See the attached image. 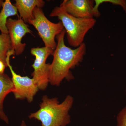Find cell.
<instances>
[{
	"label": "cell",
	"mask_w": 126,
	"mask_h": 126,
	"mask_svg": "<svg viewBox=\"0 0 126 126\" xmlns=\"http://www.w3.org/2000/svg\"><path fill=\"white\" fill-rule=\"evenodd\" d=\"M65 34L64 29L56 36V46L53 61L50 64L49 82L54 86H59L64 79L68 81L73 79L71 70L82 62L87 51L84 43L74 49L67 47L64 42Z\"/></svg>",
	"instance_id": "6da1fadb"
},
{
	"label": "cell",
	"mask_w": 126,
	"mask_h": 126,
	"mask_svg": "<svg viewBox=\"0 0 126 126\" xmlns=\"http://www.w3.org/2000/svg\"><path fill=\"white\" fill-rule=\"evenodd\" d=\"M74 102L73 97L70 95L61 103L57 98H49L44 95L39 109L30 113L29 118L39 121L42 126H67L71 122L69 112Z\"/></svg>",
	"instance_id": "7a4b0ae2"
},
{
	"label": "cell",
	"mask_w": 126,
	"mask_h": 126,
	"mask_svg": "<svg viewBox=\"0 0 126 126\" xmlns=\"http://www.w3.org/2000/svg\"><path fill=\"white\" fill-rule=\"evenodd\" d=\"M50 17H57L63 24L69 45L77 47L84 43L86 34L96 24L94 18L82 19L74 17L60 6L55 7L50 15Z\"/></svg>",
	"instance_id": "3957f363"
},
{
	"label": "cell",
	"mask_w": 126,
	"mask_h": 126,
	"mask_svg": "<svg viewBox=\"0 0 126 126\" xmlns=\"http://www.w3.org/2000/svg\"><path fill=\"white\" fill-rule=\"evenodd\" d=\"M34 18L28 23L32 25L38 32L45 46L54 50L56 44L55 41L56 36L64 29L63 24L52 23L49 20L41 8L36 7L34 10Z\"/></svg>",
	"instance_id": "277c9868"
},
{
	"label": "cell",
	"mask_w": 126,
	"mask_h": 126,
	"mask_svg": "<svg viewBox=\"0 0 126 126\" xmlns=\"http://www.w3.org/2000/svg\"><path fill=\"white\" fill-rule=\"evenodd\" d=\"M54 50L45 47L31 50V53L35 57L32 65L34 70L32 75L40 90H45L49 83L50 64L46 63V61L50 55L53 54Z\"/></svg>",
	"instance_id": "5b68a950"
},
{
	"label": "cell",
	"mask_w": 126,
	"mask_h": 126,
	"mask_svg": "<svg viewBox=\"0 0 126 126\" xmlns=\"http://www.w3.org/2000/svg\"><path fill=\"white\" fill-rule=\"evenodd\" d=\"M15 54L14 50L9 52L6 60L7 67H9L10 70L11 79L14 85L12 93L16 99H26L29 103H31L33 101L34 97L39 89L36 82L32 78L21 76L13 70L10 63V58Z\"/></svg>",
	"instance_id": "8992f818"
},
{
	"label": "cell",
	"mask_w": 126,
	"mask_h": 126,
	"mask_svg": "<svg viewBox=\"0 0 126 126\" xmlns=\"http://www.w3.org/2000/svg\"><path fill=\"white\" fill-rule=\"evenodd\" d=\"M6 26L12 49L15 54L20 55L24 52L26 45L21 42L22 39L26 34H31L32 32L29 28V26L20 18L17 20L9 18Z\"/></svg>",
	"instance_id": "52a82bcc"
},
{
	"label": "cell",
	"mask_w": 126,
	"mask_h": 126,
	"mask_svg": "<svg viewBox=\"0 0 126 126\" xmlns=\"http://www.w3.org/2000/svg\"><path fill=\"white\" fill-rule=\"evenodd\" d=\"M94 2L92 0H64L60 6L74 17L92 19L99 16L94 10Z\"/></svg>",
	"instance_id": "ba28073f"
},
{
	"label": "cell",
	"mask_w": 126,
	"mask_h": 126,
	"mask_svg": "<svg viewBox=\"0 0 126 126\" xmlns=\"http://www.w3.org/2000/svg\"><path fill=\"white\" fill-rule=\"evenodd\" d=\"M15 2L14 5L19 13L20 18L26 23L34 19V9L36 7L41 9L45 4L43 0H16Z\"/></svg>",
	"instance_id": "9c48e42d"
},
{
	"label": "cell",
	"mask_w": 126,
	"mask_h": 126,
	"mask_svg": "<svg viewBox=\"0 0 126 126\" xmlns=\"http://www.w3.org/2000/svg\"><path fill=\"white\" fill-rule=\"evenodd\" d=\"M13 89L11 79L4 73H0V118L7 124L9 123V119L4 112L3 103L7 94L12 92Z\"/></svg>",
	"instance_id": "30bf717a"
},
{
	"label": "cell",
	"mask_w": 126,
	"mask_h": 126,
	"mask_svg": "<svg viewBox=\"0 0 126 126\" xmlns=\"http://www.w3.org/2000/svg\"><path fill=\"white\" fill-rule=\"evenodd\" d=\"M0 12V30L1 33L9 34L6 26L8 18L12 16H18V11L10 0H6L4 2Z\"/></svg>",
	"instance_id": "8fae6325"
},
{
	"label": "cell",
	"mask_w": 126,
	"mask_h": 126,
	"mask_svg": "<svg viewBox=\"0 0 126 126\" xmlns=\"http://www.w3.org/2000/svg\"><path fill=\"white\" fill-rule=\"evenodd\" d=\"M12 49L11 41L9 34H0V60L2 61L7 67V56Z\"/></svg>",
	"instance_id": "7c38bea8"
},
{
	"label": "cell",
	"mask_w": 126,
	"mask_h": 126,
	"mask_svg": "<svg viewBox=\"0 0 126 126\" xmlns=\"http://www.w3.org/2000/svg\"><path fill=\"white\" fill-rule=\"evenodd\" d=\"M94 2L95 5L94 7V10L97 14L99 15H101V13L98 10V7L100 5L105 2H108L113 4L120 6L126 13V0H95Z\"/></svg>",
	"instance_id": "4fadbf2b"
},
{
	"label": "cell",
	"mask_w": 126,
	"mask_h": 126,
	"mask_svg": "<svg viewBox=\"0 0 126 126\" xmlns=\"http://www.w3.org/2000/svg\"><path fill=\"white\" fill-rule=\"evenodd\" d=\"M116 126H126V106L118 114Z\"/></svg>",
	"instance_id": "5bb4252c"
},
{
	"label": "cell",
	"mask_w": 126,
	"mask_h": 126,
	"mask_svg": "<svg viewBox=\"0 0 126 126\" xmlns=\"http://www.w3.org/2000/svg\"><path fill=\"white\" fill-rule=\"evenodd\" d=\"M7 67L5 64L0 60V73H4L6 67Z\"/></svg>",
	"instance_id": "9a60e30c"
},
{
	"label": "cell",
	"mask_w": 126,
	"mask_h": 126,
	"mask_svg": "<svg viewBox=\"0 0 126 126\" xmlns=\"http://www.w3.org/2000/svg\"><path fill=\"white\" fill-rule=\"evenodd\" d=\"M26 126L25 122L24 121H22V122H21V123L20 126Z\"/></svg>",
	"instance_id": "2e32d148"
},
{
	"label": "cell",
	"mask_w": 126,
	"mask_h": 126,
	"mask_svg": "<svg viewBox=\"0 0 126 126\" xmlns=\"http://www.w3.org/2000/svg\"><path fill=\"white\" fill-rule=\"evenodd\" d=\"M3 2H3V0H0V10L1 7H2Z\"/></svg>",
	"instance_id": "e0dca14e"
},
{
	"label": "cell",
	"mask_w": 126,
	"mask_h": 126,
	"mask_svg": "<svg viewBox=\"0 0 126 126\" xmlns=\"http://www.w3.org/2000/svg\"></svg>",
	"instance_id": "ac0fdd59"
}]
</instances>
